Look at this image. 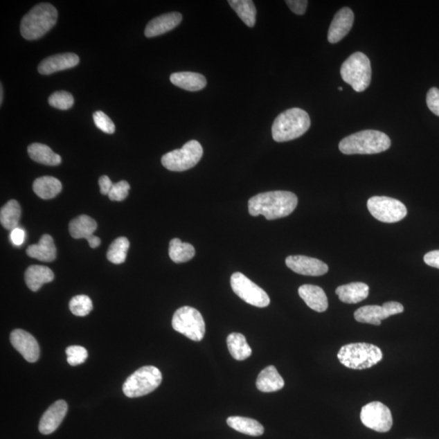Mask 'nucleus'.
<instances>
[{
    "label": "nucleus",
    "instance_id": "423d86ee",
    "mask_svg": "<svg viewBox=\"0 0 439 439\" xmlns=\"http://www.w3.org/2000/svg\"><path fill=\"white\" fill-rule=\"evenodd\" d=\"M340 73L343 80L352 86L355 91H366L371 82L370 60L362 53H354L345 60Z\"/></svg>",
    "mask_w": 439,
    "mask_h": 439
},
{
    "label": "nucleus",
    "instance_id": "5701e85b",
    "mask_svg": "<svg viewBox=\"0 0 439 439\" xmlns=\"http://www.w3.org/2000/svg\"><path fill=\"white\" fill-rule=\"evenodd\" d=\"M370 294V287L363 283H352L336 289V295L345 303L353 305L366 300Z\"/></svg>",
    "mask_w": 439,
    "mask_h": 439
},
{
    "label": "nucleus",
    "instance_id": "dca6fc26",
    "mask_svg": "<svg viewBox=\"0 0 439 439\" xmlns=\"http://www.w3.org/2000/svg\"><path fill=\"white\" fill-rule=\"evenodd\" d=\"M354 23V13L349 8H343L335 14L328 32L330 44L339 43L351 30Z\"/></svg>",
    "mask_w": 439,
    "mask_h": 439
},
{
    "label": "nucleus",
    "instance_id": "39448f33",
    "mask_svg": "<svg viewBox=\"0 0 439 439\" xmlns=\"http://www.w3.org/2000/svg\"><path fill=\"white\" fill-rule=\"evenodd\" d=\"M383 358L381 349L366 343H350L341 348L338 359L344 366L352 370H362L380 362Z\"/></svg>",
    "mask_w": 439,
    "mask_h": 439
},
{
    "label": "nucleus",
    "instance_id": "9b49d317",
    "mask_svg": "<svg viewBox=\"0 0 439 439\" xmlns=\"http://www.w3.org/2000/svg\"><path fill=\"white\" fill-rule=\"evenodd\" d=\"M231 284L233 292L249 305L258 307L269 305L270 298L268 294L251 282L244 274L239 272L233 274L231 278Z\"/></svg>",
    "mask_w": 439,
    "mask_h": 439
},
{
    "label": "nucleus",
    "instance_id": "473e14b6",
    "mask_svg": "<svg viewBox=\"0 0 439 439\" xmlns=\"http://www.w3.org/2000/svg\"><path fill=\"white\" fill-rule=\"evenodd\" d=\"M230 6L247 26L253 27L256 21V8L251 0H230Z\"/></svg>",
    "mask_w": 439,
    "mask_h": 439
},
{
    "label": "nucleus",
    "instance_id": "4468645a",
    "mask_svg": "<svg viewBox=\"0 0 439 439\" xmlns=\"http://www.w3.org/2000/svg\"><path fill=\"white\" fill-rule=\"evenodd\" d=\"M13 348L19 352L26 361L35 363L40 356V348L34 336L23 330H13L10 335Z\"/></svg>",
    "mask_w": 439,
    "mask_h": 439
},
{
    "label": "nucleus",
    "instance_id": "2f4dec72",
    "mask_svg": "<svg viewBox=\"0 0 439 439\" xmlns=\"http://www.w3.org/2000/svg\"><path fill=\"white\" fill-rule=\"evenodd\" d=\"M169 255L174 263H185L194 258L195 250V247L188 242H182L179 239H174L170 242Z\"/></svg>",
    "mask_w": 439,
    "mask_h": 439
},
{
    "label": "nucleus",
    "instance_id": "58836bf2",
    "mask_svg": "<svg viewBox=\"0 0 439 439\" xmlns=\"http://www.w3.org/2000/svg\"><path fill=\"white\" fill-rule=\"evenodd\" d=\"M130 186L126 181H120L114 185L109 194L111 201H123L129 195Z\"/></svg>",
    "mask_w": 439,
    "mask_h": 439
},
{
    "label": "nucleus",
    "instance_id": "c03bdc74",
    "mask_svg": "<svg viewBox=\"0 0 439 439\" xmlns=\"http://www.w3.org/2000/svg\"><path fill=\"white\" fill-rule=\"evenodd\" d=\"M99 184L100 188V192L105 195H109L111 189L113 188V186L114 185L113 182H111L109 177L106 175L100 177Z\"/></svg>",
    "mask_w": 439,
    "mask_h": 439
},
{
    "label": "nucleus",
    "instance_id": "bb28decb",
    "mask_svg": "<svg viewBox=\"0 0 439 439\" xmlns=\"http://www.w3.org/2000/svg\"><path fill=\"white\" fill-rule=\"evenodd\" d=\"M28 154L33 161L45 165L57 166L62 159L45 144L33 143L28 147Z\"/></svg>",
    "mask_w": 439,
    "mask_h": 439
},
{
    "label": "nucleus",
    "instance_id": "f03ea898",
    "mask_svg": "<svg viewBox=\"0 0 439 439\" xmlns=\"http://www.w3.org/2000/svg\"><path fill=\"white\" fill-rule=\"evenodd\" d=\"M391 145V139L386 134L366 129L341 140L339 150L345 155H372L388 150Z\"/></svg>",
    "mask_w": 439,
    "mask_h": 439
},
{
    "label": "nucleus",
    "instance_id": "c85d7f7f",
    "mask_svg": "<svg viewBox=\"0 0 439 439\" xmlns=\"http://www.w3.org/2000/svg\"><path fill=\"white\" fill-rule=\"evenodd\" d=\"M228 426L236 431L250 436H260L265 428L258 420L242 417H231L227 419Z\"/></svg>",
    "mask_w": 439,
    "mask_h": 439
},
{
    "label": "nucleus",
    "instance_id": "aec40b11",
    "mask_svg": "<svg viewBox=\"0 0 439 439\" xmlns=\"http://www.w3.org/2000/svg\"><path fill=\"white\" fill-rule=\"evenodd\" d=\"M298 295L312 310L323 312L328 308V298L323 289L314 285H303L298 288Z\"/></svg>",
    "mask_w": 439,
    "mask_h": 439
},
{
    "label": "nucleus",
    "instance_id": "0eeeda50",
    "mask_svg": "<svg viewBox=\"0 0 439 439\" xmlns=\"http://www.w3.org/2000/svg\"><path fill=\"white\" fill-rule=\"evenodd\" d=\"M161 382V372L156 367L143 366L126 379L123 389L129 398H138L152 393L158 388Z\"/></svg>",
    "mask_w": 439,
    "mask_h": 439
},
{
    "label": "nucleus",
    "instance_id": "c9c22d12",
    "mask_svg": "<svg viewBox=\"0 0 439 439\" xmlns=\"http://www.w3.org/2000/svg\"><path fill=\"white\" fill-rule=\"evenodd\" d=\"M49 105L55 109L68 110L74 104L73 96L67 91H57L49 97Z\"/></svg>",
    "mask_w": 439,
    "mask_h": 439
},
{
    "label": "nucleus",
    "instance_id": "2eb2a0df",
    "mask_svg": "<svg viewBox=\"0 0 439 439\" xmlns=\"http://www.w3.org/2000/svg\"><path fill=\"white\" fill-rule=\"evenodd\" d=\"M286 265L294 272L305 276H322L329 270L328 266L321 260L305 256H288Z\"/></svg>",
    "mask_w": 439,
    "mask_h": 439
},
{
    "label": "nucleus",
    "instance_id": "f704fd0d",
    "mask_svg": "<svg viewBox=\"0 0 439 439\" xmlns=\"http://www.w3.org/2000/svg\"><path fill=\"white\" fill-rule=\"evenodd\" d=\"M69 310L73 315L85 316L92 311L93 303L91 298L87 296H77L70 301Z\"/></svg>",
    "mask_w": 439,
    "mask_h": 439
},
{
    "label": "nucleus",
    "instance_id": "c756f323",
    "mask_svg": "<svg viewBox=\"0 0 439 439\" xmlns=\"http://www.w3.org/2000/svg\"><path fill=\"white\" fill-rule=\"evenodd\" d=\"M21 216V208L17 200L11 199L0 211V222L4 229L12 231L18 227Z\"/></svg>",
    "mask_w": 439,
    "mask_h": 439
},
{
    "label": "nucleus",
    "instance_id": "4be33fe9",
    "mask_svg": "<svg viewBox=\"0 0 439 439\" xmlns=\"http://www.w3.org/2000/svg\"><path fill=\"white\" fill-rule=\"evenodd\" d=\"M54 278L53 271L43 265H31L25 273L27 287L34 292H38L44 284L53 282Z\"/></svg>",
    "mask_w": 439,
    "mask_h": 439
},
{
    "label": "nucleus",
    "instance_id": "f3484780",
    "mask_svg": "<svg viewBox=\"0 0 439 439\" xmlns=\"http://www.w3.org/2000/svg\"><path fill=\"white\" fill-rule=\"evenodd\" d=\"M68 412V404L64 400L55 402L46 411L39 422V429L41 433L50 434L57 431Z\"/></svg>",
    "mask_w": 439,
    "mask_h": 439
},
{
    "label": "nucleus",
    "instance_id": "37998d69",
    "mask_svg": "<svg viewBox=\"0 0 439 439\" xmlns=\"http://www.w3.org/2000/svg\"><path fill=\"white\" fill-rule=\"evenodd\" d=\"M424 261L427 265L439 269V250L428 252L424 256Z\"/></svg>",
    "mask_w": 439,
    "mask_h": 439
},
{
    "label": "nucleus",
    "instance_id": "1a4fd4ad",
    "mask_svg": "<svg viewBox=\"0 0 439 439\" xmlns=\"http://www.w3.org/2000/svg\"><path fill=\"white\" fill-rule=\"evenodd\" d=\"M203 147L196 140H190L181 149L166 153L161 159L163 167L174 172H183L195 167L203 156Z\"/></svg>",
    "mask_w": 439,
    "mask_h": 439
},
{
    "label": "nucleus",
    "instance_id": "6e6552de",
    "mask_svg": "<svg viewBox=\"0 0 439 439\" xmlns=\"http://www.w3.org/2000/svg\"><path fill=\"white\" fill-rule=\"evenodd\" d=\"M172 328L190 340L199 342L204 337L205 322L202 314L189 306L181 307L175 312L172 320Z\"/></svg>",
    "mask_w": 439,
    "mask_h": 439
},
{
    "label": "nucleus",
    "instance_id": "7ed1b4c3",
    "mask_svg": "<svg viewBox=\"0 0 439 439\" xmlns=\"http://www.w3.org/2000/svg\"><path fill=\"white\" fill-rule=\"evenodd\" d=\"M311 120L307 111L298 107L285 111L275 119L272 127L274 141L283 143L302 136L310 128Z\"/></svg>",
    "mask_w": 439,
    "mask_h": 439
},
{
    "label": "nucleus",
    "instance_id": "ea45409f",
    "mask_svg": "<svg viewBox=\"0 0 439 439\" xmlns=\"http://www.w3.org/2000/svg\"><path fill=\"white\" fill-rule=\"evenodd\" d=\"M427 104L433 114L439 116V90L433 87L427 93Z\"/></svg>",
    "mask_w": 439,
    "mask_h": 439
},
{
    "label": "nucleus",
    "instance_id": "a19ab883",
    "mask_svg": "<svg viewBox=\"0 0 439 439\" xmlns=\"http://www.w3.org/2000/svg\"><path fill=\"white\" fill-rule=\"evenodd\" d=\"M286 3L294 13L303 15L306 12L308 2L307 0H287Z\"/></svg>",
    "mask_w": 439,
    "mask_h": 439
},
{
    "label": "nucleus",
    "instance_id": "b1692460",
    "mask_svg": "<svg viewBox=\"0 0 439 439\" xmlns=\"http://www.w3.org/2000/svg\"><path fill=\"white\" fill-rule=\"evenodd\" d=\"M170 81L176 87L189 91L203 90L207 85L206 78L202 74L193 72L172 73Z\"/></svg>",
    "mask_w": 439,
    "mask_h": 439
},
{
    "label": "nucleus",
    "instance_id": "a18cd8bd",
    "mask_svg": "<svg viewBox=\"0 0 439 439\" xmlns=\"http://www.w3.org/2000/svg\"><path fill=\"white\" fill-rule=\"evenodd\" d=\"M90 244L91 249H96V247H99L101 244V240L99 237L92 235L90 238H88L87 240Z\"/></svg>",
    "mask_w": 439,
    "mask_h": 439
},
{
    "label": "nucleus",
    "instance_id": "ddd939ff",
    "mask_svg": "<svg viewBox=\"0 0 439 439\" xmlns=\"http://www.w3.org/2000/svg\"><path fill=\"white\" fill-rule=\"evenodd\" d=\"M404 307L398 302H387L382 306L367 305L355 312V319L361 323L380 325L382 320L402 314Z\"/></svg>",
    "mask_w": 439,
    "mask_h": 439
},
{
    "label": "nucleus",
    "instance_id": "49530a36",
    "mask_svg": "<svg viewBox=\"0 0 439 439\" xmlns=\"http://www.w3.org/2000/svg\"><path fill=\"white\" fill-rule=\"evenodd\" d=\"M3 86H2V84H1V87H0V104H1V105L3 104Z\"/></svg>",
    "mask_w": 439,
    "mask_h": 439
},
{
    "label": "nucleus",
    "instance_id": "a878e982",
    "mask_svg": "<svg viewBox=\"0 0 439 439\" xmlns=\"http://www.w3.org/2000/svg\"><path fill=\"white\" fill-rule=\"evenodd\" d=\"M35 193L43 199H51L62 190V184L55 177L44 176L39 177L33 184Z\"/></svg>",
    "mask_w": 439,
    "mask_h": 439
},
{
    "label": "nucleus",
    "instance_id": "e433bc0d",
    "mask_svg": "<svg viewBox=\"0 0 439 439\" xmlns=\"http://www.w3.org/2000/svg\"><path fill=\"white\" fill-rule=\"evenodd\" d=\"M67 361L72 366H77L87 361L88 352L81 346H70L66 349Z\"/></svg>",
    "mask_w": 439,
    "mask_h": 439
},
{
    "label": "nucleus",
    "instance_id": "7c9ffc66",
    "mask_svg": "<svg viewBox=\"0 0 439 439\" xmlns=\"http://www.w3.org/2000/svg\"><path fill=\"white\" fill-rule=\"evenodd\" d=\"M227 347L232 357L237 361H244L252 354L251 348L247 343L245 336L240 333H232L228 336Z\"/></svg>",
    "mask_w": 439,
    "mask_h": 439
},
{
    "label": "nucleus",
    "instance_id": "f257e3e1",
    "mask_svg": "<svg viewBox=\"0 0 439 439\" xmlns=\"http://www.w3.org/2000/svg\"><path fill=\"white\" fill-rule=\"evenodd\" d=\"M297 204V196L289 191H269L250 199L249 210L251 216L263 215L267 220H276L289 216Z\"/></svg>",
    "mask_w": 439,
    "mask_h": 439
},
{
    "label": "nucleus",
    "instance_id": "cd10ccee",
    "mask_svg": "<svg viewBox=\"0 0 439 439\" xmlns=\"http://www.w3.org/2000/svg\"><path fill=\"white\" fill-rule=\"evenodd\" d=\"M96 230V222L91 217L87 216V215H82V216L74 218L69 223L70 235L73 239L87 240L88 238L94 235Z\"/></svg>",
    "mask_w": 439,
    "mask_h": 439
},
{
    "label": "nucleus",
    "instance_id": "6ab92c4d",
    "mask_svg": "<svg viewBox=\"0 0 439 439\" xmlns=\"http://www.w3.org/2000/svg\"><path fill=\"white\" fill-rule=\"evenodd\" d=\"M181 20L182 16L179 12L163 14V15L154 18L148 23L146 30H145V35L147 38H153V37L165 34L179 26Z\"/></svg>",
    "mask_w": 439,
    "mask_h": 439
},
{
    "label": "nucleus",
    "instance_id": "393cba45",
    "mask_svg": "<svg viewBox=\"0 0 439 439\" xmlns=\"http://www.w3.org/2000/svg\"><path fill=\"white\" fill-rule=\"evenodd\" d=\"M285 382L277 368L273 366L266 367L260 372L258 380H256V387L261 392L269 393L283 388Z\"/></svg>",
    "mask_w": 439,
    "mask_h": 439
},
{
    "label": "nucleus",
    "instance_id": "20e7f679",
    "mask_svg": "<svg viewBox=\"0 0 439 439\" xmlns=\"http://www.w3.org/2000/svg\"><path fill=\"white\" fill-rule=\"evenodd\" d=\"M58 12L50 3H39L23 17L21 34L27 40L42 38L57 23Z\"/></svg>",
    "mask_w": 439,
    "mask_h": 439
},
{
    "label": "nucleus",
    "instance_id": "de8ad7c7",
    "mask_svg": "<svg viewBox=\"0 0 439 439\" xmlns=\"http://www.w3.org/2000/svg\"><path fill=\"white\" fill-rule=\"evenodd\" d=\"M339 90L340 91H343V88H342V87H339Z\"/></svg>",
    "mask_w": 439,
    "mask_h": 439
},
{
    "label": "nucleus",
    "instance_id": "4c0bfd02",
    "mask_svg": "<svg viewBox=\"0 0 439 439\" xmlns=\"http://www.w3.org/2000/svg\"><path fill=\"white\" fill-rule=\"evenodd\" d=\"M93 119L97 126L98 129H100L101 132L105 134H114L116 128L115 125L113 123L109 116L106 115L104 111H97L93 114Z\"/></svg>",
    "mask_w": 439,
    "mask_h": 439
},
{
    "label": "nucleus",
    "instance_id": "a211bd4d",
    "mask_svg": "<svg viewBox=\"0 0 439 439\" xmlns=\"http://www.w3.org/2000/svg\"><path fill=\"white\" fill-rule=\"evenodd\" d=\"M79 57L76 54L63 53L51 55L42 62L38 67L39 73L43 75L62 71L75 67L79 63Z\"/></svg>",
    "mask_w": 439,
    "mask_h": 439
},
{
    "label": "nucleus",
    "instance_id": "412c9836",
    "mask_svg": "<svg viewBox=\"0 0 439 439\" xmlns=\"http://www.w3.org/2000/svg\"><path fill=\"white\" fill-rule=\"evenodd\" d=\"M26 253L31 258L51 262L57 258V247L53 237L49 235L42 236L38 244L28 247Z\"/></svg>",
    "mask_w": 439,
    "mask_h": 439
},
{
    "label": "nucleus",
    "instance_id": "79ce46f5",
    "mask_svg": "<svg viewBox=\"0 0 439 439\" xmlns=\"http://www.w3.org/2000/svg\"><path fill=\"white\" fill-rule=\"evenodd\" d=\"M10 240L14 246L19 247L24 244L26 232L21 228L14 229L10 233Z\"/></svg>",
    "mask_w": 439,
    "mask_h": 439
},
{
    "label": "nucleus",
    "instance_id": "f8f14e48",
    "mask_svg": "<svg viewBox=\"0 0 439 439\" xmlns=\"http://www.w3.org/2000/svg\"><path fill=\"white\" fill-rule=\"evenodd\" d=\"M361 419L364 426L380 433L388 432L393 424L390 409L381 402H372L364 406Z\"/></svg>",
    "mask_w": 439,
    "mask_h": 439
},
{
    "label": "nucleus",
    "instance_id": "9d476101",
    "mask_svg": "<svg viewBox=\"0 0 439 439\" xmlns=\"http://www.w3.org/2000/svg\"><path fill=\"white\" fill-rule=\"evenodd\" d=\"M367 206L373 217L385 223L398 222L408 213L403 203L386 196H373L368 200Z\"/></svg>",
    "mask_w": 439,
    "mask_h": 439
},
{
    "label": "nucleus",
    "instance_id": "72a5a7b5",
    "mask_svg": "<svg viewBox=\"0 0 439 439\" xmlns=\"http://www.w3.org/2000/svg\"><path fill=\"white\" fill-rule=\"evenodd\" d=\"M129 247V242L125 237L116 239L109 247L107 252V258L111 263L120 265L125 262Z\"/></svg>",
    "mask_w": 439,
    "mask_h": 439
}]
</instances>
